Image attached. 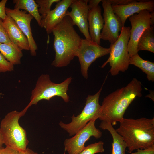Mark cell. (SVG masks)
Segmentation results:
<instances>
[{
    "mask_svg": "<svg viewBox=\"0 0 154 154\" xmlns=\"http://www.w3.org/2000/svg\"><path fill=\"white\" fill-rule=\"evenodd\" d=\"M116 131L123 137L128 151L132 152L154 145V118H123Z\"/></svg>",
    "mask_w": 154,
    "mask_h": 154,
    "instance_id": "cell-3",
    "label": "cell"
},
{
    "mask_svg": "<svg viewBox=\"0 0 154 154\" xmlns=\"http://www.w3.org/2000/svg\"><path fill=\"white\" fill-rule=\"evenodd\" d=\"M19 154H38L31 149L27 148L25 150L19 151Z\"/></svg>",
    "mask_w": 154,
    "mask_h": 154,
    "instance_id": "cell-32",
    "label": "cell"
},
{
    "mask_svg": "<svg viewBox=\"0 0 154 154\" xmlns=\"http://www.w3.org/2000/svg\"><path fill=\"white\" fill-rule=\"evenodd\" d=\"M19 151L9 147L0 148V154H19Z\"/></svg>",
    "mask_w": 154,
    "mask_h": 154,
    "instance_id": "cell-30",
    "label": "cell"
},
{
    "mask_svg": "<svg viewBox=\"0 0 154 154\" xmlns=\"http://www.w3.org/2000/svg\"><path fill=\"white\" fill-rule=\"evenodd\" d=\"M101 1L104 9V24L100 33V38L108 41L111 45L117 39L123 26L119 17L114 13L108 0H102Z\"/></svg>",
    "mask_w": 154,
    "mask_h": 154,
    "instance_id": "cell-10",
    "label": "cell"
},
{
    "mask_svg": "<svg viewBox=\"0 0 154 154\" xmlns=\"http://www.w3.org/2000/svg\"><path fill=\"white\" fill-rule=\"evenodd\" d=\"M88 20L91 41L100 45V32L103 27L104 21L101 15V8L99 5L89 10Z\"/></svg>",
    "mask_w": 154,
    "mask_h": 154,
    "instance_id": "cell-17",
    "label": "cell"
},
{
    "mask_svg": "<svg viewBox=\"0 0 154 154\" xmlns=\"http://www.w3.org/2000/svg\"><path fill=\"white\" fill-rule=\"evenodd\" d=\"M72 1V0H60L56 3L55 8L51 10L42 20L41 27H44L48 34L52 32V29L66 16L67 10Z\"/></svg>",
    "mask_w": 154,
    "mask_h": 154,
    "instance_id": "cell-15",
    "label": "cell"
},
{
    "mask_svg": "<svg viewBox=\"0 0 154 154\" xmlns=\"http://www.w3.org/2000/svg\"><path fill=\"white\" fill-rule=\"evenodd\" d=\"M14 66L13 64L8 61L0 53V73L13 71Z\"/></svg>",
    "mask_w": 154,
    "mask_h": 154,
    "instance_id": "cell-25",
    "label": "cell"
},
{
    "mask_svg": "<svg viewBox=\"0 0 154 154\" xmlns=\"http://www.w3.org/2000/svg\"><path fill=\"white\" fill-rule=\"evenodd\" d=\"M131 27L127 49L129 57L138 53L137 44L144 31L154 24V12L143 10L129 18Z\"/></svg>",
    "mask_w": 154,
    "mask_h": 154,
    "instance_id": "cell-8",
    "label": "cell"
},
{
    "mask_svg": "<svg viewBox=\"0 0 154 154\" xmlns=\"http://www.w3.org/2000/svg\"><path fill=\"white\" fill-rule=\"evenodd\" d=\"M7 1V0H2L0 1V19L3 20L7 16L5 10V6Z\"/></svg>",
    "mask_w": 154,
    "mask_h": 154,
    "instance_id": "cell-28",
    "label": "cell"
},
{
    "mask_svg": "<svg viewBox=\"0 0 154 154\" xmlns=\"http://www.w3.org/2000/svg\"><path fill=\"white\" fill-rule=\"evenodd\" d=\"M96 120L89 121L86 126L73 137L65 139L64 142L65 149L69 154H78L85 147V142L92 136L100 138L102 132L95 125Z\"/></svg>",
    "mask_w": 154,
    "mask_h": 154,
    "instance_id": "cell-11",
    "label": "cell"
},
{
    "mask_svg": "<svg viewBox=\"0 0 154 154\" xmlns=\"http://www.w3.org/2000/svg\"><path fill=\"white\" fill-rule=\"evenodd\" d=\"M99 127L103 130L108 131L112 136L113 142L111 154H125L126 144L122 137L117 133L111 124L106 122L102 121Z\"/></svg>",
    "mask_w": 154,
    "mask_h": 154,
    "instance_id": "cell-18",
    "label": "cell"
},
{
    "mask_svg": "<svg viewBox=\"0 0 154 154\" xmlns=\"http://www.w3.org/2000/svg\"><path fill=\"white\" fill-rule=\"evenodd\" d=\"M0 43L11 44L8 35L3 25V20L0 19Z\"/></svg>",
    "mask_w": 154,
    "mask_h": 154,
    "instance_id": "cell-26",
    "label": "cell"
},
{
    "mask_svg": "<svg viewBox=\"0 0 154 154\" xmlns=\"http://www.w3.org/2000/svg\"><path fill=\"white\" fill-rule=\"evenodd\" d=\"M5 10L7 15L14 20L27 37L31 55L35 56L37 46L33 37L30 25L33 17L27 11L17 9H12L6 7Z\"/></svg>",
    "mask_w": 154,
    "mask_h": 154,
    "instance_id": "cell-13",
    "label": "cell"
},
{
    "mask_svg": "<svg viewBox=\"0 0 154 154\" xmlns=\"http://www.w3.org/2000/svg\"><path fill=\"white\" fill-rule=\"evenodd\" d=\"M24 114L22 111L10 112L2 119L0 125L4 144L19 151L26 149L29 143L26 131L19 123V118Z\"/></svg>",
    "mask_w": 154,
    "mask_h": 154,
    "instance_id": "cell-4",
    "label": "cell"
},
{
    "mask_svg": "<svg viewBox=\"0 0 154 154\" xmlns=\"http://www.w3.org/2000/svg\"><path fill=\"white\" fill-rule=\"evenodd\" d=\"M137 150L135 152L129 153L131 154H154V145L145 149Z\"/></svg>",
    "mask_w": 154,
    "mask_h": 154,
    "instance_id": "cell-27",
    "label": "cell"
},
{
    "mask_svg": "<svg viewBox=\"0 0 154 154\" xmlns=\"http://www.w3.org/2000/svg\"><path fill=\"white\" fill-rule=\"evenodd\" d=\"M74 26L70 18L66 16L52 29L55 56L52 66L57 67L66 66L77 57L82 38Z\"/></svg>",
    "mask_w": 154,
    "mask_h": 154,
    "instance_id": "cell-2",
    "label": "cell"
},
{
    "mask_svg": "<svg viewBox=\"0 0 154 154\" xmlns=\"http://www.w3.org/2000/svg\"><path fill=\"white\" fill-rule=\"evenodd\" d=\"M129 64L139 68L147 75L149 81H154V63L143 59L137 54L129 58Z\"/></svg>",
    "mask_w": 154,
    "mask_h": 154,
    "instance_id": "cell-21",
    "label": "cell"
},
{
    "mask_svg": "<svg viewBox=\"0 0 154 154\" xmlns=\"http://www.w3.org/2000/svg\"><path fill=\"white\" fill-rule=\"evenodd\" d=\"M104 143L101 141L90 144L78 154H95L104 151Z\"/></svg>",
    "mask_w": 154,
    "mask_h": 154,
    "instance_id": "cell-24",
    "label": "cell"
},
{
    "mask_svg": "<svg viewBox=\"0 0 154 154\" xmlns=\"http://www.w3.org/2000/svg\"><path fill=\"white\" fill-rule=\"evenodd\" d=\"M0 52L8 61L14 65L21 63L23 55L22 50L12 43H0Z\"/></svg>",
    "mask_w": 154,
    "mask_h": 154,
    "instance_id": "cell-19",
    "label": "cell"
},
{
    "mask_svg": "<svg viewBox=\"0 0 154 154\" xmlns=\"http://www.w3.org/2000/svg\"><path fill=\"white\" fill-rule=\"evenodd\" d=\"M104 82H105L96 94L88 96L83 110L76 116L73 115L71 117L72 121L70 123L65 124L62 121L59 123L61 127L66 131L70 136L76 134L89 121L93 120H96L99 118L101 108V105L99 104V98Z\"/></svg>",
    "mask_w": 154,
    "mask_h": 154,
    "instance_id": "cell-7",
    "label": "cell"
},
{
    "mask_svg": "<svg viewBox=\"0 0 154 154\" xmlns=\"http://www.w3.org/2000/svg\"><path fill=\"white\" fill-rule=\"evenodd\" d=\"M130 29L129 26L123 27L117 40L110 45L109 57L101 66L103 68L109 63V72L112 76L117 75L120 72H124L128 68L130 57L127 47Z\"/></svg>",
    "mask_w": 154,
    "mask_h": 154,
    "instance_id": "cell-6",
    "label": "cell"
},
{
    "mask_svg": "<svg viewBox=\"0 0 154 154\" xmlns=\"http://www.w3.org/2000/svg\"><path fill=\"white\" fill-rule=\"evenodd\" d=\"M101 1V0H88V5L89 10L98 6L99 3Z\"/></svg>",
    "mask_w": 154,
    "mask_h": 154,
    "instance_id": "cell-31",
    "label": "cell"
},
{
    "mask_svg": "<svg viewBox=\"0 0 154 154\" xmlns=\"http://www.w3.org/2000/svg\"><path fill=\"white\" fill-rule=\"evenodd\" d=\"M142 84L133 78L125 87L118 89L104 98L101 105L99 119L113 126L124 118L129 106L137 97L142 94Z\"/></svg>",
    "mask_w": 154,
    "mask_h": 154,
    "instance_id": "cell-1",
    "label": "cell"
},
{
    "mask_svg": "<svg viewBox=\"0 0 154 154\" xmlns=\"http://www.w3.org/2000/svg\"><path fill=\"white\" fill-rule=\"evenodd\" d=\"M110 49L82 38L77 57L80 65L82 75L86 79L88 78V70L91 64L97 58L108 54Z\"/></svg>",
    "mask_w": 154,
    "mask_h": 154,
    "instance_id": "cell-9",
    "label": "cell"
},
{
    "mask_svg": "<svg viewBox=\"0 0 154 154\" xmlns=\"http://www.w3.org/2000/svg\"><path fill=\"white\" fill-rule=\"evenodd\" d=\"M114 13L120 18L124 26L127 19L133 15L143 10L154 11L153 0L135 1L123 5H112Z\"/></svg>",
    "mask_w": 154,
    "mask_h": 154,
    "instance_id": "cell-14",
    "label": "cell"
},
{
    "mask_svg": "<svg viewBox=\"0 0 154 154\" xmlns=\"http://www.w3.org/2000/svg\"><path fill=\"white\" fill-rule=\"evenodd\" d=\"M60 0H36L35 2L39 7L38 9V12L41 16L42 20L46 17L48 13L50 11L52 4L57 3Z\"/></svg>",
    "mask_w": 154,
    "mask_h": 154,
    "instance_id": "cell-23",
    "label": "cell"
},
{
    "mask_svg": "<svg viewBox=\"0 0 154 154\" xmlns=\"http://www.w3.org/2000/svg\"><path fill=\"white\" fill-rule=\"evenodd\" d=\"M4 144L3 138L0 131V148H2V146Z\"/></svg>",
    "mask_w": 154,
    "mask_h": 154,
    "instance_id": "cell-33",
    "label": "cell"
},
{
    "mask_svg": "<svg viewBox=\"0 0 154 154\" xmlns=\"http://www.w3.org/2000/svg\"><path fill=\"white\" fill-rule=\"evenodd\" d=\"M3 26L11 42L22 50H30L27 39L11 17L7 16L3 20Z\"/></svg>",
    "mask_w": 154,
    "mask_h": 154,
    "instance_id": "cell-16",
    "label": "cell"
},
{
    "mask_svg": "<svg viewBox=\"0 0 154 154\" xmlns=\"http://www.w3.org/2000/svg\"><path fill=\"white\" fill-rule=\"evenodd\" d=\"M112 5H123L133 2V0H108Z\"/></svg>",
    "mask_w": 154,
    "mask_h": 154,
    "instance_id": "cell-29",
    "label": "cell"
},
{
    "mask_svg": "<svg viewBox=\"0 0 154 154\" xmlns=\"http://www.w3.org/2000/svg\"><path fill=\"white\" fill-rule=\"evenodd\" d=\"M138 51L147 50L154 53V33L153 26L145 30L140 37L138 42Z\"/></svg>",
    "mask_w": 154,
    "mask_h": 154,
    "instance_id": "cell-22",
    "label": "cell"
},
{
    "mask_svg": "<svg viewBox=\"0 0 154 154\" xmlns=\"http://www.w3.org/2000/svg\"><path fill=\"white\" fill-rule=\"evenodd\" d=\"M88 0H72L70 6L71 10L67 11L66 16L70 18L74 25L78 26L85 39L91 41L88 30Z\"/></svg>",
    "mask_w": 154,
    "mask_h": 154,
    "instance_id": "cell-12",
    "label": "cell"
},
{
    "mask_svg": "<svg viewBox=\"0 0 154 154\" xmlns=\"http://www.w3.org/2000/svg\"><path fill=\"white\" fill-rule=\"evenodd\" d=\"M14 9H23L28 12L37 21L38 25L42 26V19L38 11V6L34 0H13Z\"/></svg>",
    "mask_w": 154,
    "mask_h": 154,
    "instance_id": "cell-20",
    "label": "cell"
},
{
    "mask_svg": "<svg viewBox=\"0 0 154 154\" xmlns=\"http://www.w3.org/2000/svg\"><path fill=\"white\" fill-rule=\"evenodd\" d=\"M72 80L70 77L62 83L56 84L50 80L49 75L42 74L32 91L30 102L25 108L27 109L31 105H36L41 100H49L56 96L61 98L65 102H68L69 96L67 91Z\"/></svg>",
    "mask_w": 154,
    "mask_h": 154,
    "instance_id": "cell-5",
    "label": "cell"
}]
</instances>
